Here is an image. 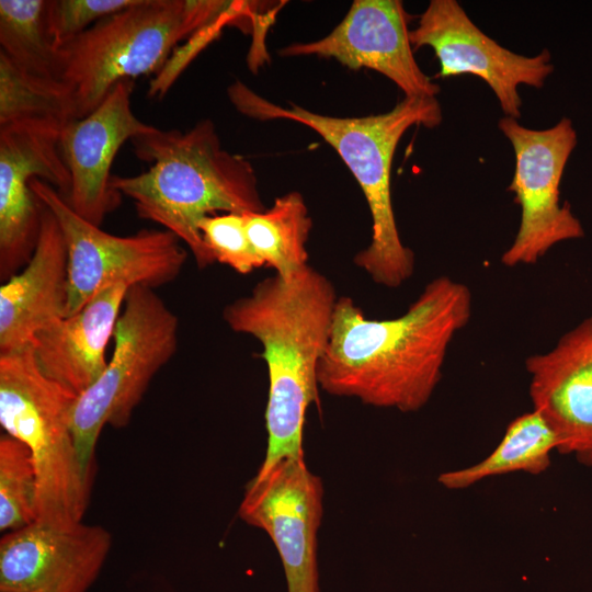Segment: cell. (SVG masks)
Here are the masks:
<instances>
[{"label": "cell", "mask_w": 592, "mask_h": 592, "mask_svg": "<svg viewBox=\"0 0 592 592\" xmlns=\"http://www.w3.org/2000/svg\"><path fill=\"white\" fill-rule=\"evenodd\" d=\"M128 288L121 283L101 291L79 311L35 335L32 346L46 376L78 395L96 382L107 365L106 346Z\"/></svg>", "instance_id": "obj_18"}, {"label": "cell", "mask_w": 592, "mask_h": 592, "mask_svg": "<svg viewBox=\"0 0 592 592\" xmlns=\"http://www.w3.org/2000/svg\"><path fill=\"white\" fill-rule=\"evenodd\" d=\"M248 237L265 265L289 277L308 265L312 219L303 195L288 192L262 212L246 213Z\"/></svg>", "instance_id": "obj_20"}, {"label": "cell", "mask_w": 592, "mask_h": 592, "mask_svg": "<svg viewBox=\"0 0 592 592\" xmlns=\"http://www.w3.org/2000/svg\"><path fill=\"white\" fill-rule=\"evenodd\" d=\"M558 441L542 415L531 410L514 418L499 444L481 460L441 473L437 482L447 490H465L486 479L525 473L544 474L557 452Z\"/></svg>", "instance_id": "obj_19"}, {"label": "cell", "mask_w": 592, "mask_h": 592, "mask_svg": "<svg viewBox=\"0 0 592 592\" xmlns=\"http://www.w3.org/2000/svg\"><path fill=\"white\" fill-rule=\"evenodd\" d=\"M471 312L470 289L445 275L431 280L407 311L392 319H368L350 297H339L318 365L319 389L376 408L421 410Z\"/></svg>", "instance_id": "obj_1"}, {"label": "cell", "mask_w": 592, "mask_h": 592, "mask_svg": "<svg viewBox=\"0 0 592 592\" xmlns=\"http://www.w3.org/2000/svg\"><path fill=\"white\" fill-rule=\"evenodd\" d=\"M498 125L514 149L515 170L508 190L521 207L519 230L501 262L509 267L535 264L555 244L584 236L570 205L560 204L559 191L577 132L567 117L542 130L524 127L509 116Z\"/></svg>", "instance_id": "obj_9"}, {"label": "cell", "mask_w": 592, "mask_h": 592, "mask_svg": "<svg viewBox=\"0 0 592 592\" xmlns=\"http://www.w3.org/2000/svg\"><path fill=\"white\" fill-rule=\"evenodd\" d=\"M39 205L35 251L26 265L0 287V353L32 344L38 332L67 316V248L57 219Z\"/></svg>", "instance_id": "obj_17"}, {"label": "cell", "mask_w": 592, "mask_h": 592, "mask_svg": "<svg viewBox=\"0 0 592 592\" xmlns=\"http://www.w3.org/2000/svg\"><path fill=\"white\" fill-rule=\"evenodd\" d=\"M230 102L248 117L289 119L319 134L356 179L372 217L371 243L353 259L377 284L397 288L414 271V254L399 236L391 202V164L397 145L412 126L433 128L442 122L436 98L405 96L390 111L362 117L318 114L295 103L276 105L242 82L227 90Z\"/></svg>", "instance_id": "obj_4"}, {"label": "cell", "mask_w": 592, "mask_h": 592, "mask_svg": "<svg viewBox=\"0 0 592 592\" xmlns=\"http://www.w3.org/2000/svg\"><path fill=\"white\" fill-rule=\"evenodd\" d=\"M278 54L333 58L350 69L375 70L391 80L405 96L436 98L440 92L414 59L408 15L399 0H355L327 36L294 43Z\"/></svg>", "instance_id": "obj_14"}, {"label": "cell", "mask_w": 592, "mask_h": 592, "mask_svg": "<svg viewBox=\"0 0 592 592\" xmlns=\"http://www.w3.org/2000/svg\"><path fill=\"white\" fill-rule=\"evenodd\" d=\"M133 88V80L117 82L92 113L61 130L59 149L71 178L66 200L95 226L101 227L105 216L121 204L122 194L111 186L115 156L125 141L155 127L134 114Z\"/></svg>", "instance_id": "obj_15"}, {"label": "cell", "mask_w": 592, "mask_h": 592, "mask_svg": "<svg viewBox=\"0 0 592 592\" xmlns=\"http://www.w3.org/2000/svg\"><path fill=\"white\" fill-rule=\"evenodd\" d=\"M337 297L331 281L305 266L289 277L259 282L228 304L223 317L238 333L257 339L269 375L267 443L259 470L286 457L304 456L305 418L319 406L318 365L330 337Z\"/></svg>", "instance_id": "obj_2"}, {"label": "cell", "mask_w": 592, "mask_h": 592, "mask_svg": "<svg viewBox=\"0 0 592 592\" xmlns=\"http://www.w3.org/2000/svg\"><path fill=\"white\" fill-rule=\"evenodd\" d=\"M46 12L47 0H0V52L31 75L59 80Z\"/></svg>", "instance_id": "obj_22"}, {"label": "cell", "mask_w": 592, "mask_h": 592, "mask_svg": "<svg viewBox=\"0 0 592 592\" xmlns=\"http://www.w3.org/2000/svg\"><path fill=\"white\" fill-rule=\"evenodd\" d=\"M525 369L532 410L555 433L557 453L592 466V316L551 350L528 356Z\"/></svg>", "instance_id": "obj_16"}, {"label": "cell", "mask_w": 592, "mask_h": 592, "mask_svg": "<svg viewBox=\"0 0 592 592\" xmlns=\"http://www.w3.org/2000/svg\"><path fill=\"white\" fill-rule=\"evenodd\" d=\"M37 520V473L29 447L0 437V530L12 532Z\"/></svg>", "instance_id": "obj_23"}, {"label": "cell", "mask_w": 592, "mask_h": 592, "mask_svg": "<svg viewBox=\"0 0 592 592\" xmlns=\"http://www.w3.org/2000/svg\"><path fill=\"white\" fill-rule=\"evenodd\" d=\"M73 119L76 104L65 83L31 75L0 52V126L42 121L65 127Z\"/></svg>", "instance_id": "obj_21"}, {"label": "cell", "mask_w": 592, "mask_h": 592, "mask_svg": "<svg viewBox=\"0 0 592 592\" xmlns=\"http://www.w3.org/2000/svg\"><path fill=\"white\" fill-rule=\"evenodd\" d=\"M198 228L216 262L240 274L265 265L248 237L244 214L209 215L200 221Z\"/></svg>", "instance_id": "obj_24"}, {"label": "cell", "mask_w": 592, "mask_h": 592, "mask_svg": "<svg viewBox=\"0 0 592 592\" xmlns=\"http://www.w3.org/2000/svg\"><path fill=\"white\" fill-rule=\"evenodd\" d=\"M30 187L36 200L53 213L65 239L69 276L67 316L112 285H144L155 289L180 275L187 251L172 232L141 229L129 236L112 235L79 216L47 182L33 178Z\"/></svg>", "instance_id": "obj_8"}, {"label": "cell", "mask_w": 592, "mask_h": 592, "mask_svg": "<svg viewBox=\"0 0 592 592\" xmlns=\"http://www.w3.org/2000/svg\"><path fill=\"white\" fill-rule=\"evenodd\" d=\"M179 320L153 288L130 286L118 317L114 349L101 376L78 396L72 434L84 473L93 478L94 454L105 425L125 428L156 374L178 349Z\"/></svg>", "instance_id": "obj_7"}, {"label": "cell", "mask_w": 592, "mask_h": 592, "mask_svg": "<svg viewBox=\"0 0 592 592\" xmlns=\"http://www.w3.org/2000/svg\"><path fill=\"white\" fill-rule=\"evenodd\" d=\"M413 49L429 46L440 62L442 78L473 75L496 94L505 116H521L519 86L543 88L554 71L547 49L527 57L487 36L456 0H431L418 25L409 31Z\"/></svg>", "instance_id": "obj_12"}, {"label": "cell", "mask_w": 592, "mask_h": 592, "mask_svg": "<svg viewBox=\"0 0 592 592\" xmlns=\"http://www.w3.org/2000/svg\"><path fill=\"white\" fill-rule=\"evenodd\" d=\"M78 394L46 376L32 344L0 353V423L31 451L37 473V520L82 522L93 478L79 460L71 421Z\"/></svg>", "instance_id": "obj_6"}, {"label": "cell", "mask_w": 592, "mask_h": 592, "mask_svg": "<svg viewBox=\"0 0 592 592\" xmlns=\"http://www.w3.org/2000/svg\"><path fill=\"white\" fill-rule=\"evenodd\" d=\"M323 513V486L304 456L286 457L248 482L239 517L264 531L283 565L287 592H320L317 535Z\"/></svg>", "instance_id": "obj_10"}, {"label": "cell", "mask_w": 592, "mask_h": 592, "mask_svg": "<svg viewBox=\"0 0 592 592\" xmlns=\"http://www.w3.org/2000/svg\"><path fill=\"white\" fill-rule=\"evenodd\" d=\"M235 2L137 0L58 47V79L71 92L77 119L92 113L122 80L162 68L185 37L229 21Z\"/></svg>", "instance_id": "obj_5"}, {"label": "cell", "mask_w": 592, "mask_h": 592, "mask_svg": "<svg viewBox=\"0 0 592 592\" xmlns=\"http://www.w3.org/2000/svg\"><path fill=\"white\" fill-rule=\"evenodd\" d=\"M137 0H47V26L56 47Z\"/></svg>", "instance_id": "obj_25"}, {"label": "cell", "mask_w": 592, "mask_h": 592, "mask_svg": "<svg viewBox=\"0 0 592 592\" xmlns=\"http://www.w3.org/2000/svg\"><path fill=\"white\" fill-rule=\"evenodd\" d=\"M112 547L111 533L83 522L39 521L0 540V592H87Z\"/></svg>", "instance_id": "obj_13"}, {"label": "cell", "mask_w": 592, "mask_h": 592, "mask_svg": "<svg viewBox=\"0 0 592 592\" xmlns=\"http://www.w3.org/2000/svg\"><path fill=\"white\" fill-rule=\"evenodd\" d=\"M64 127L42 121L0 126V278L31 260L39 236L41 205L30 187L38 178L68 197L69 170L59 149Z\"/></svg>", "instance_id": "obj_11"}, {"label": "cell", "mask_w": 592, "mask_h": 592, "mask_svg": "<svg viewBox=\"0 0 592 592\" xmlns=\"http://www.w3.org/2000/svg\"><path fill=\"white\" fill-rule=\"evenodd\" d=\"M130 143L150 167L134 177L113 175L112 189L133 201L138 217L175 235L198 269L216 262L198 228L203 218L265 209L252 164L221 147L210 119L185 132L153 127Z\"/></svg>", "instance_id": "obj_3"}]
</instances>
